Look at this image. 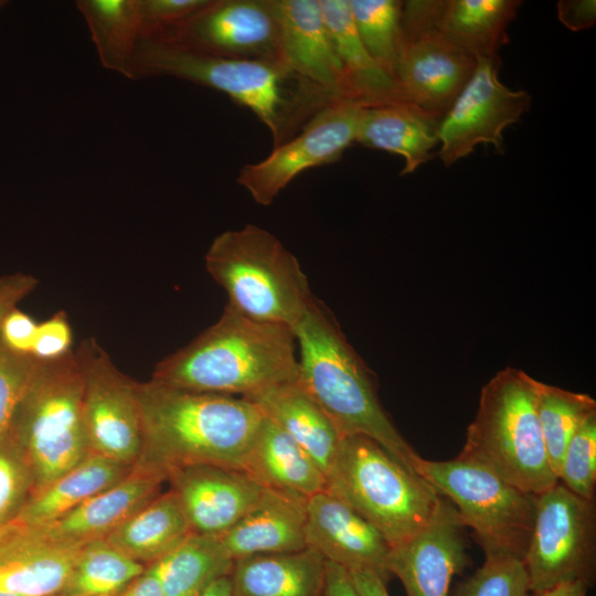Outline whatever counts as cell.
<instances>
[{
    "mask_svg": "<svg viewBox=\"0 0 596 596\" xmlns=\"http://www.w3.org/2000/svg\"><path fill=\"white\" fill-rule=\"evenodd\" d=\"M142 447L136 464L163 472L185 465L244 471L264 414L244 397L137 382Z\"/></svg>",
    "mask_w": 596,
    "mask_h": 596,
    "instance_id": "1",
    "label": "cell"
},
{
    "mask_svg": "<svg viewBox=\"0 0 596 596\" xmlns=\"http://www.w3.org/2000/svg\"><path fill=\"white\" fill-rule=\"evenodd\" d=\"M294 330L225 306L220 319L159 361L151 380L177 389L248 397L298 377Z\"/></svg>",
    "mask_w": 596,
    "mask_h": 596,
    "instance_id": "2",
    "label": "cell"
},
{
    "mask_svg": "<svg viewBox=\"0 0 596 596\" xmlns=\"http://www.w3.org/2000/svg\"><path fill=\"white\" fill-rule=\"evenodd\" d=\"M172 76L206 86L248 108L268 128L274 147L294 137L333 100L301 82L279 60H243L182 45L140 40L132 79Z\"/></svg>",
    "mask_w": 596,
    "mask_h": 596,
    "instance_id": "3",
    "label": "cell"
},
{
    "mask_svg": "<svg viewBox=\"0 0 596 596\" xmlns=\"http://www.w3.org/2000/svg\"><path fill=\"white\" fill-rule=\"evenodd\" d=\"M292 330L299 350L298 380L342 436L373 439L416 473L421 456L383 408L371 370L349 343L333 315L315 298Z\"/></svg>",
    "mask_w": 596,
    "mask_h": 596,
    "instance_id": "4",
    "label": "cell"
},
{
    "mask_svg": "<svg viewBox=\"0 0 596 596\" xmlns=\"http://www.w3.org/2000/svg\"><path fill=\"white\" fill-rule=\"evenodd\" d=\"M540 381L517 368H504L482 387L459 457L477 461L518 488L539 496L558 480L539 423Z\"/></svg>",
    "mask_w": 596,
    "mask_h": 596,
    "instance_id": "5",
    "label": "cell"
},
{
    "mask_svg": "<svg viewBox=\"0 0 596 596\" xmlns=\"http://www.w3.org/2000/svg\"><path fill=\"white\" fill-rule=\"evenodd\" d=\"M205 267L226 292V305L257 321L294 329L315 300L298 259L254 224L219 234Z\"/></svg>",
    "mask_w": 596,
    "mask_h": 596,
    "instance_id": "6",
    "label": "cell"
},
{
    "mask_svg": "<svg viewBox=\"0 0 596 596\" xmlns=\"http://www.w3.org/2000/svg\"><path fill=\"white\" fill-rule=\"evenodd\" d=\"M326 490L375 526L391 546L423 530L446 502L429 482L363 435L343 436Z\"/></svg>",
    "mask_w": 596,
    "mask_h": 596,
    "instance_id": "7",
    "label": "cell"
},
{
    "mask_svg": "<svg viewBox=\"0 0 596 596\" xmlns=\"http://www.w3.org/2000/svg\"><path fill=\"white\" fill-rule=\"evenodd\" d=\"M82 374L70 350L41 361L10 429L30 465L33 492L76 466L89 453L82 414Z\"/></svg>",
    "mask_w": 596,
    "mask_h": 596,
    "instance_id": "8",
    "label": "cell"
},
{
    "mask_svg": "<svg viewBox=\"0 0 596 596\" xmlns=\"http://www.w3.org/2000/svg\"><path fill=\"white\" fill-rule=\"evenodd\" d=\"M415 470L453 502L461 523L473 530L486 558L523 561L533 528L536 496L488 467L459 456L443 461L419 457Z\"/></svg>",
    "mask_w": 596,
    "mask_h": 596,
    "instance_id": "9",
    "label": "cell"
},
{
    "mask_svg": "<svg viewBox=\"0 0 596 596\" xmlns=\"http://www.w3.org/2000/svg\"><path fill=\"white\" fill-rule=\"evenodd\" d=\"M530 594L582 582L596 568V507L557 481L536 496L535 517L523 558Z\"/></svg>",
    "mask_w": 596,
    "mask_h": 596,
    "instance_id": "10",
    "label": "cell"
},
{
    "mask_svg": "<svg viewBox=\"0 0 596 596\" xmlns=\"http://www.w3.org/2000/svg\"><path fill=\"white\" fill-rule=\"evenodd\" d=\"M476 64V57L435 28L433 1L403 2L394 78L404 102L441 119Z\"/></svg>",
    "mask_w": 596,
    "mask_h": 596,
    "instance_id": "11",
    "label": "cell"
},
{
    "mask_svg": "<svg viewBox=\"0 0 596 596\" xmlns=\"http://www.w3.org/2000/svg\"><path fill=\"white\" fill-rule=\"evenodd\" d=\"M74 353L82 374V414L91 453L135 466L142 447L137 381L123 373L94 338L82 340Z\"/></svg>",
    "mask_w": 596,
    "mask_h": 596,
    "instance_id": "12",
    "label": "cell"
},
{
    "mask_svg": "<svg viewBox=\"0 0 596 596\" xmlns=\"http://www.w3.org/2000/svg\"><path fill=\"white\" fill-rule=\"evenodd\" d=\"M366 105L350 98L338 99L319 110L284 143L256 163L243 166L236 182L260 205H269L304 171L338 161L355 142L358 126Z\"/></svg>",
    "mask_w": 596,
    "mask_h": 596,
    "instance_id": "13",
    "label": "cell"
},
{
    "mask_svg": "<svg viewBox=\"0 0 596 596\" xmlns=\"http://www.w3.org/2000/svg\"><path fill=\"white\" fill-rule=\"evenodd\" d=\"M500 65L498 58H477L472 75L441 117L437 155L446 166L469 156L480 143L504 153V129L528 111L530 94L502 84Z\"/></svg>",
    "mask_w": 596,
    "mask_h": 596,
    "instance_id": "14",
    "label": "cell"
},
{
    "mask_svg": "<svg viewBox=\"0 0 596 596\" xmlns=\"http://www.w3.org/2000/svg\"><path fill=\"white\" fill-rule=\"evenodd\" d=\"M278 39L273 0H210L166 43L228 58L280 61Z\"/></svg>",
    "mask_w": 596,
    "mask_h": 596,
    "instance_id": "15",
    "label": "cell"
},
{
    "mask_svg": "<svg viewBox=\"0 0 596 596\" xmlns=\"http://www.w3.org/2000/svg\"><path fill=\"white\" fill-rule=\"evenodd\" d=\"M192 532L219 538L259 499L264 487L245 471L216 465H185L167 471Z\"/></svg>",
    "mask_w": 596,
    "mask_h": 596,
    "instance_id": "16",
    "label": "cell"
},
{
    "mask_svg": "<svg viewBox=\"0 0 596 596\" xmlns=\"http://www.w3.org/2000/svg\"><path fill=\"white\" fill-rule=\"evenodd\" d=\"M462 526L446 501L428 525L391 546L386 571L400 578L407 596H449L454 576L467 564Z\"/></svg>",
    "mask_w": 596,
    "mask_h": 596,
    "instance_id": "17",
    "label": "cell"
},
{
    "mask_svg": "<svg viewBox=\"0 0 596 596\" xmlns=\"http://www.w3.org/2000/svg\"><path fill=\"white\" fill-rule=\"evenodd\" d=\"M279 58L306 85L338 100L351 97L319 0H273Z\"/></svg>",
    "mask_w": 596,
    "mask_h": 596,
    "instance_id": "18",
    "label": "cell"
},
{
    "mask_svg": "<svg viewBox=\"0 0 596 596\" xmlns=\"http://www.w3.org/2000/svg\"><path fill=\"white\" fill-rule=\"evenodd\" d=\"M306 544L328 562L352 568H370L386 583L391 545L380 531L345 502L318 492L306 502Z\"/></svg>",
    "mask_w": 596,
    "mask_h": 596,
    "instance_id": "19",
    "label": "cell"
},
{
    "mask_svg": "<svg viewBox=\"0 0 596 596\" xmlns=\"http://www.w3.org/2000/svg\"><path fill=\"white\" fill-rule=\"evenodd\" d=\"M83 545L57 541L43 526L15 520L0 533V590L58 595Z\"/></svg>",
    "mask_w": 596,
    "mask_h": 596,
    "instance_id": "20",
    "label": "cell"
},
{
    "mask_svg": "<svg viewBox=\"0 0 596 596\" xmlns=\"http://www.w3.org/2000/svg\"><path fill=\"white\" fill-rule=\"evenodd\" d=\"M163 472L135 464L114 486L92 497L56 521L40 525L55 540L85 544L105 539L135 512L161 493Z\"/></svg>",
    "mask_w": 596,
    "mask_h": 596,
    "instance_id": "21",
    "label": "cell"
},
{
    "mask_svg": "<svg viewBox=\"0 0 596 596\" xmlns=\"http://www.w3.org/2000/svg\"><path fill=\"white\" fill-rule=\"evenodd\" d=\"M306 502L298 494L264 487L249 511L219 536L223 551L235 561L306 549Z\"/></svg>",
    "mask_w": 596,
    "mask_h": 596,
    "instance_id": "22",
    "label": "cell"
},
{
    "mask_svg": "<svg viewBox=\"0 0 596 596\" xmlns=\"http://www.w3.org/2000/svg\"><path fill=\"white\" fill-rule=\"evenodd\" d=\"M440 118L407 102L365 106L355 142L403 158L401 174L416 171L433 157L439 143Z\"/></svg>",
    "mask_w": 596,
    "mask_h": 596,
    "instance_id": "23",
    "label": "cell"
},
{
    "mask_svg": "<svg viewBox=\"0 0 596 596\" xmlns=\"http://www.w3.org/2000/svg\"><path fill=\"white\" fill-rule=\"evenodd\" d=\"M244 398L297 441L328 475L343 436L298 377Z\"/></svg>",
    "mask_w": 596,
    "mask_h": 596,
    "instance_id": "24",
    "label": "cell"
},
{
    "mask_svg": "<svg viewBox=\"0 0 596 596\" xmlns=\"http://www.w3.org/2000/svg\"><path fill=\"white\" fill-rule=\"evenodd\" d=\"M327 561L316 550L254 554L234 561L233 596H324Z\"/></svg>",
    "mask_w": 596,
    "mask_h": 596,
    "instance_id": "25",
    "label": "cell"
},
{
    "mask_svg": "<svg viewBox=\"0 0 596 596\" xmlns=\"http://www.w3.org/2000/svg\"><path fill=\"white\" fill-rule=\"evenodd\" d=\"M244 471L260 486L309 498L327 488V476L311 456L264 416Z\"/></svg>",
    "mask_w": 596,
    "mask_h": 596,
    "instance_id": "26",
    "label": "cell"
},
{
    "mask_svg": "<svg viewBox=\"0 0 596 596\" xmlns=\"http://www.w3.org/2000/svg\"><path fill=\"white\" fill-rule=\"evenodd\" d=\"M351 97L366 106L404 102L395 79L370 55L355 30L349 0H319Z\"/></svg>",
    "mask_w": 596,
    "mask_h": 596,
    "instance_id": "27",
    "label": "cell"
},
{
    "mask_svg": "<svg viewBox=\"0 0 596 596\" xmlns=\"http://www.w3.org/2000/svg\"><path fill=\"white\" fill-rule=\"evenodd\" d=\"M520 6L518 0L433 1V23L473 57L497 60L498 51L509 41L507 28Z\"/></svg>",
    "mask_w": 596,
    "mask_h": 596,
    "instance_id": "28",
    "label": "cell"
},
{
    "mask_svg": "<svg viewBox=\"0 0 596 596\" xmlns=\"http://www.w3.org/2000/svg\"><path fill=\"white\" fill-rule=\"evenodd\" d=\"M132 467L89 453L76 466L33 492L17 520L31 525L50 524L120 481Z\"/></svg>",
    "mask_w": 596,
    "mask_h": 596,
    "instance_id": "29",
    "label": "cell"
},
{
    "mask_svg": "<svg viewBox=\"0 0 596 596\" xmlns=\"http://www.w3.org/2000/svg\"><path fill=\"white\" fill-rule=\"evenodd\" d=\"M192 533L171 490L135 512L105 539L132 560L148 566L171 552Z\"/></svg>",
    "mask_w": 596,
    "mask_h": 596,
    "instance_id": "30",
    "label": "cell"
},
{
    "mask_svg": "<svg viewBox=\"0 0 596 596\" xmlns=\"http://www.w3.org/2000/svg\"><path fill=\"white\" fill-rule=\"evenodd\" d=\"M102 65L132 79L141 40L139 0H77Z\"/></svg>",
    "mask_w": 596,
    "mask_h": 596,
    "instance_id": "31",
    "label": "cell"
},
{
    "mask_svg": "<svg viewBox=\"0 0 596 596\" xmlns=\"http://www.w3.org/2000/svg\"><path fill=\"white\" fill-rule=\"evenodd\" d=\"M233 563L219 538L192 532L148 566L156 573L164 596H200L214 581L230 575Z\"/></svg>",
    "mask_w": 596,
    "mask_h": 596,
    "instance_id": "32",
    "label": "cell"
},
{
    "mask_svg": "<svg viewBox=\"0 0 596 596\" xmlns=\"http://www.w3.org/2000/svg\"><path fill=\"white\" fill-rule=\"evenodd\" d=\"M106 539L85 543L58 595L117 596L146 570Z\"/></svg>",
    "mask_w": 596,
    "mask_h": 596,
    "instance_id": "33",
    "label": "cell"
},
{
    "mask_svg": "<svg viewBox=\"0 0 596 596\" xmlns=\"http://www.w3.org/2000/svg\"><path fill=\"white\" fill-rule=\"evenodd\" d=\"M536 411L549 461L558 480L565 448L579 426L596 413V401L588 394L540 382Z\"/></svg>",
    "mask_w": 596,
    "mask_h": 596,
    "instance_id": "34",
    "label": "cell"
},
{
    "mask_svg": "<svg viewBox=\"0 0 596 596\" xmlns=\"http://www.w3.org/2000/svg\"><path fill=\"white\" fill-rule=\"evenodd\" d=\"M360 40L370 55L393 78L401 39L403 2L349 0ZM395 79V78H394Z\"/></svg>",
    "mask_w": 596,
    "mask_h": 596,
    "instance_id": "35",
    "label": "cell"
},
{
    "mask_svg": "<svg viewBox=\"0 0 596 596\" xmlns=\"http://www.w3.org/2000/svg\"><path fill=\"white\" fill-rule=\"evenodd\" d=\"M33 490L30 465L9 427L0 434V533L18 519Z\"/></svg>",
    "mask_w": 596,
    "mask_h": 596,
    "instance_id": "36",
    "label": "cell"
},
{
    "mask_svg": "<svg viewBox=\"0 0 596 596\" xmlns=\"http://www.w3.org/2000/svg\"><path fill=\"white\" fill-rule=\"evenodd\" d=\"M558 481L575 494L595 501L596 413L579 426L568 441L562 458Z\"/></svg>",
    "mask_w": 596,
    "mask_h": 596,
    "instance_id": "37",
    "label": "cell"
},
{
    "mask_svg": "<svg viewBox=\"0 0 596 596\" xmlns=\"http://www.w3.org/2000/svg\"><path fill=\"white\" fill-rule=\"evenodd\" d=\"M523 561L515 557L486 558L462 582L454 596H530Z\"/></svg>",
    "mask_w": 596,
    "mask_h": 596,
    "instance_id": "38",
    "label": "cell"
},
{
    "mask_svg": "<svg viewBox=\"0 0 596 596\" xmlns=\"http://www.w3.org/2000/svg\"><path fill=\"white\" fill-rule=\"evenodd\" d=\"M40 360L10 349L0 337V434L7 430Z\"/></svg>",
    "mask_w": 596,
    "mask_h": 596,
    "instance_id": "39",
    "label": "cell"
},
{
    "mask_svg": "<svg viewBox=\"0 0 596 596\" xmlns=\"http://www.w3.org/2000/svg\"><path fill=\"white\" fill-rule=\"evenodd\" d=\"M210 0H139L141 40L169 42Z\"/></svg>",
    "mask_w": 596,
    "mask_h": 596,
    "instance_id": "40",
    "label": "cell"
},
{
    "mask_svg": "<svg viewBox=\"0 0 596 596\" xmlns=\"http://www.w3.org/2000/svg\"><path fill=\"white\" fill-rule=\"evenodd\" d=\"M72 344V330L64 311L54 313L38 323L31 354L41 361L56 359L67 353Z\"/></svg>",
    "mask_w": 596,
    "mask_h": 596,
    "instance_id": "41",
    "label": "cell"
},
{
    "mask_svg": "<svg viewBox=\"0 0 596 596\" xmlns=\"http://www.w3.org/2000/svg\"><path fill=\"white\" fill-rule=\"evenodd\" d=\"M38 323L26 313L13 309L3 320L0 337L13 351L31 354Z\"/></svg>",
    "mask_w": 596,
    "mask_h": 596,
    "instance_id": "42",
    "label": "cell"
},
{
    "mask_svg": "<svg viewBox=\"0 0 596 596\" xmlns=\"http://www.w3.org/2000/svg\"><path fill=\"white\" fill-rule=\"evenodd\" d=\"M39 280L23 273H15L0 278V328L4 318L15 306L35 289Z\"/></svg>",
    "mask_w": 596,
    "mask_h": 596,
    "instance_id": "43",
    "label": "cell"
},
{
    "mask_svg": "<svg viewBox=\"0 0 596 596\" xmlns=\"http://www.w3.org/2000/svg\"><path fill=\"white\" fill-rule=\"evenodd\" d=\"M560 21L572 31L590 28L596 19L594 0H562L557 3Z\"/></svg>",
    "mask_w": 596,
    "mask_h": 596,
    "instance_id": "44",
    "label": "cell"
},
{
    "mask_svg": "<svg viewBox=\"0 0 596 596\" xmlns=\"http://www.w3.org/2000/svg\"><path fill=\"white\" fill-rule=\"evenodd\" d=\"M324 596H360L345 567L327 561Z\"/></svg>",
    "mask_w": 596,
    "mask_h": 596,
    "instance_id": "45",
    "label": "cell"
},
{
    "mask_svg": "<svg viewBox=\"0 0 596 596\" xmlns=\"http://www.w3.org/2000/svg\"><path fill=\"white\" fill-rule=\"evenodd\" d=\"M351 581L360 596H390L386 582L370 568L348 570Z\"/></svg>",
    "mask_w": 596,
    "mask_h": 596,
    "instance_id": "46",
    "label": "cell"
},
{
    "mask_svg": "<svg viewBox=\"0 0 596 596\" xmlns=\"http://www.w3.org/2000/svg\"><path fill=\"white\" fill-rule=\"evenodd\" d=\"M117 596H164L160 582L150 566Z\"/></svg>",
    "mask_w": 596,
    "mask_h": 596,
    "instance_id": "47",
    "label": "cell"
},
{
    "mask_svg": "<svg viewBox=\"0 0 596 596\" xmlns=\"http://www.w3.org/2000/svg\"><path fill=\"white\" fill-rule=\"evenodd\" d=\"M588 586L582 582L566 583L530 596H586Z\"/></svg>",
    "mask_w": 596,
    "mask_h": 596,
    "instance_id": "48",
    "label": "cell"
},
{
    "mask_svg": "<svg viewBox=\"0 0 596 596\" xmlns=\"http://www.w3.org/2000/svg\"><path fill=\"white\" fill-rule=\"evenodd\" d=\"M200 596H233L231 575L214 581Z\"/></svg>",
    "mask_w": 596,
    "mask_h": 596,
    "instance_id": "49",
    "label": "cell"
},
{
    "mask_svg": "<svg viewBox=\"0 0 596 596\" xmlns=\"http://www.w3.org/2000/svg\"><path fill=\"white\" fill-rule=\"evenodd\" d=\"M0 596H25V595L11 593V592H7V590H0Z\"/></svg>",
    "mask_w": 596,
    "mask_h": 596,
    "instance_id": "50",
    "label": "cell"
},
{
    "mask_svg": "<svg viewBox=\"0 0 596 596\" xmlns=\"http://www.w3.org/2000/svg\"><path fill=\"white\" fill-rule=\"evenodd\" d=\"M4 4V2L0 1V8Z\"/></svg>",
    "mask_w": 596,
    "mask_h": 596,
    "instance_id": "51",
    "label": "cell"
},
{
    "mask_svg": "<svg viewBox=\"0 0 596 596\" xmlns=\"http://www.w3.org/2000/svg\"><path fill=\"white\" fill-rule=\"evenodd\" d=\"M52 596H63V595H52Z\"/></svg>",
    "mask_w": 596,
    "mask_h": 596,
    "instance_id": "52",
    "label": "cell"
}]
</instances>
